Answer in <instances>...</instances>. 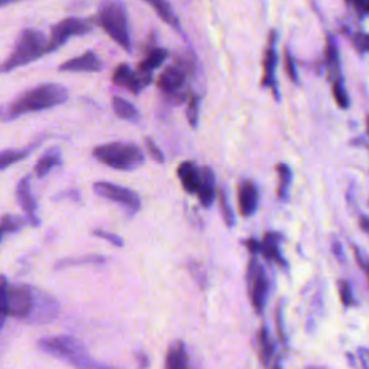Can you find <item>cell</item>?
I'll return each mask as SVG.
<instances>
[{
    "instance_id": "obj_50",
    "label": "cell",
    "mask_w": 369,
    "mask_h": 369,
    "mask_svg": "<svg viewBox=\"0 0 369 369\" xmlns=\"http://www.w3.org/2000/svg\"><path fill=\"white\" fill-rule=\"evenodd\" d=\"M16 2H22V0H0V8L10 5V3H16Z\"/></svg>"
},
{
    "instance_id": "obj_19",
    "label": "cell",
    "mask_w": 369,
    "mask_h": 369,
    "mask_svg": "<svg viewBox=\"0 0 369 369\" xmlns=\"http://www.w3.org/2000/svg\"><path fill=\"white\" fill-rule=\"evenodd\" d=\"M196 195H198L202 206H205V208L211 206L212 202L215 201V195H217L215 173L212 172L211 168L205 166L201 171V184H199Z\"/></svg>"
},
{
    "instance_id": "obj_10",
    "label": "cell",
    "mask_w": 369,
    "mask_h": 369,
    "mask_svg": "<svg viewBox=\"0 0 369 369\" xmlns=\"http://www.w3.org/2000/svg\"><path fill=\"white\" fill-rule=\"evenodd\" d=\"M184 82H187V74H184L182 68L168 66L165 71L160 74L157 87L161 89V92H165L166 96H169L172 101L182 103L184 97H187V94L183 92Z\"/></svg>"
},
{
    "instance_id": "obj_24",
    "label": "cell",
    "mask_w": 369,
    "mask_h": 369,
    "mask_svg": "<svg viewBox=\"0 0 369 369\" xmlns=\"http://www.w3.org/2000/svg\"><path fill=\"white\" fill-rule=\"evenodd\" d=\"M149 5H152V8L156 10V13L159 15V17L161 20H165L168 25L173 27L175 29L180 31V25H179V20L173 13V9L171 8V5L166 2V0H146Z\"/></svg>"
},
{
    "instance_id": "obj_4",
    "label": "cell",
    "mask_w": 369,
    "mask_h": 369,
    "mask_svg": "<svg viewBox=\"0 0 369 369\" xmlns=\"http://www.w3.org/2000/svg\"><path fill=\"white\" fill-rule=\"evenodd\" d=\"M96 22L124 51H131L127 8L122 0H103L99 6Z\"/></svg>"
},
{
    "instance_id": "obj_39",
    "label": "cell",
    "mask_w": 369,
    "mask_h": 369,
    "mask_svg": "<svg viewBox=\"0 0 369 369\" xmlns=\"http://www.w3.org/2000/svg\"><path fill=\"white\" fill-rule=\"evenodd\" d=\"M352 42L355 45V50L361 54V55H365L369 50V38L365 32H356L352 36Z\"/></svg>"
},
{
    "instance_id": "obj_16",
    "label": "cell",
    "mask_w": 369,
    "mask_h": 369,
    "mask_svg": "<svg viewBox=\"0 0 369 369\" xmlns=\"http://www.w3.org/2000/svg\"><path fill=\"white\" fill-rule=\"evenodd\" d=\"M260 202V192L256 184L249 180L241 182L238 188V205L243 217H251L257 212Z\"/></svg>"
},
{
    "instance_id": "obj_48",
    "label": "cell",
    "mask_w": 369,
    "mask_h": 369,
    "mask_svg": "<svg viewBox=\"0 0 369 369\" xmlns=\"http://www.w3.org/2000/svg\"><path fill=\"white\" fill-rule=\"evenodd\" d=\"M361 228H362L363 233H368V218L365 215H362V218H361Z\"/></svg>"
},
{
    "instance_id": "obj_25",
    "label": "cell",
    "mask_w": 369,
    "mask_h": 369,
    "mask_svg": "<svg viewBox=\"0 0 369 369\" xmlns=\"http://www.w3.org/2000/svg\"><path fill=\"white\" fill-rule=\"evenodd\" d=\"M168 55H169L168 50H165V48H154L146 55V58L140 64H138V69H140V71L152 73V71H154V69H157L159 66H161V64L166 61Z\"/></svg>"
},
{
    "instance_id": "obj_47",
    "label": "cell",
    "mask_w": 369,
    "mask_h": 369,
    "mask_svg": "<svg viewBox=\"0 0 369 369\" xmlns=\"http://www.w3.org/2000/svg\"><path fill=\"white\" fill-rule=\"evenodd\" d=\"M351 145H354V146H366V138H365V136H362V137H359V138H355V140H352L351 142Z\"/></svg>"
},
{
    "instance_id": "obj_17",
    "label": "cell",
    "mask_w": 369,
    "mask_h": 369,
    "mask_svg": "<svg viewBox=\"0 0 369 369\" xmlns=\"http://www.w3.org/2000/svg\"><path fill=\"white\" fill-rule=\"evenodd\" d=\"M282 240H283L282 234H277V233L266 234L264 240L260 243V254H263L266 259L275 261L283 268H287V263H286L283 254L280 251Z\"/></svg>"
},
{
    "instance_id": "obj_34",
    "label": "cell",
    "mask_w": 369,
    "mask_h": 369,
    "mask_svg": "<svg viewBox=\"0 0 369 369\" xmlns=\"http://www.w3.org/2000/svg\"><path fill=\"white\" fill-rule=\"evenodd\" d=\"M188 268H189L192 279L196 282V284L202 290H205L206 286H208V277H206V271L203 270V267L199 263L191 261V263H188Z\"/></svg>"
},
{
    "instance_id": "obj_33",
    "label": "cell",
    "mask_w": 369,
    "mask_h": 369,
    "mask_svg": "<svg viewBox=\"0 0 369 369\" xmlns=\"http://www.w3.org/2000/svg\"><path fill=\"white\" fill-rule=\"evenodd\" d=\"M25 225L20 217H13V215H5L0 219V229L3 231V234H15L17 231H20Z\"/></svg>"
},
{
    "instance_id": "obj_2",
    "label": "cell",
    "mask_w": 369,
    "mask_h": 369,
    "mask_svg": "<svg viewBox=\"0 0 369 369\" xmlns=\"http://www.w3.org/2000/svg\"><path fill=\"white\" fill-rule=\"evenodd\" d=\"M39 348L51 356L68 362L77 369H111L92 359L85 346L73 336H50L38 342Z\"/></svg>"
},
{
    "instance_id": "obj_20",
    "label": "cell",
    "mask_w": 369,
    "mask_h": 369,
    "mask_svg": "<svg viewBox=\"0 0 369 369\" xmlns=\"http://www.w3.org/2000/svg\"><path fill=\"white\" fill-rule=\"evenodd\" d=\"M339 58L340 57H339L336 38L332 34H328V36H326V50H325V61H326V66H328L329 80L331 81L342 78L340 59Z\"/></svg>"
},
{
    "instance_id": "obj_29",
    "label": "cell",
    "mask_w": 369,
    "mask_h": 369,
    "mask_svg": "<svg viewBox=\"0 0 369 369\" xmlns=\"http://www.w3.org/2000/svg\"><path fill=\"white\" fill-rule=\"evenodd\" d=\"M259 340H260V358H261V363H263V366H267L270 363L271 358H273V354H274V349H275V343L271 340L270 332H268V329L266 326L261 328Z\"/></svg>"
},
{
    "instance_id": "obj_12",
    "label": "cell",
    "mask_w": 369,
    "mask_h": 369,
    "mask_svg": "<svg viewBox=\"0 0 369 369\" xmlns=\"http://www.w3.org/2000/svg\"><path fill=\"white\" fill-rule=\"evenodd\" d=\"M277 32L271 31L268 36V45L264 54V75H263V87H267L271 89L274 94V99L277 101H280V92H279V84H277L275 78V68L277 64H279V55H277Z\"/></svg>"
},
{
    "instance_id": "obj_37",
    "label": "cell",
    "mask_w": 369,
    "mask_h": 369,
    "mask_svg": "<svg viewBox=\"0 0 369 369\" xmlns=\"http://www.w3.org/2000/svg\"><path fill=\"white\" fill-rule=\"evenodd\" d=\"M284 65H286V74L290 78V81L293 84H298V73H297L296 61L289 48L284 51Z\"/></svg>"
},
{
    "instance_id": "obj_18",
    "label": "cell",
    "mask_w": 369,
    "mask_h": 369,
    "mask_svg": "<svg viewBox=\"0 0 369 369\" xmlns=\"http://www.w3.org/2000/svg\"><path fill=\"white\" fill-rule=\"evenodd\" d=\"M178 178L188 194H196L201 184V171L194 161H183L178 168Z\"/></svg>"
},
{
    "instance_id": "obj_21",
    "label": "cell",
    "mask_w": 369,
    "mask_h": 369,
    "mask_svg": "<svg viewBox=\"0 0 369 369\" xmlns=\"http://www.w3.org/2000/svg\"><path fill=\"white\" fill-rule=\"evenodd\" d=\"M62 157H61V150L58 147H52L46 150L35 165V173L38 178H43L48 175L54 168L61 166Z\"/></svg>"
},
{
    "instance_id": "obj_31",
    "label": "cell",
    "mask_w": 369,
    "mask_h": 369,
    "mask_svg": "<svg viewBox=\"0 0 369 369\" xmlns=\"http://www.w3.org/2000/svg\"><path fill=\"white\" fill-rule=\"evenodd\" d=\"M331 84H332V92H333V99H335L336 104H338L342 110L349 108L351 100H349V96H348V91H346L343 77L339 78V80L331 81Z\"/></svg>"
},
{
    "instance_id": "obj_46",
    "label": "cell",
    "mask_w": 369,
    "mask_h": 369,
    "mask_svg": "<svg viewBox=\"0 0 369 369\" xmlns=\"http://www.w3.org/2000/svg\"><path fill=\"white\" fill-rule=\"evenodd\" d=\"M366 355H368V352H366L365 348H359V349H358V358H359V361H361V363H362V369H368V359H366Z\"/></svg>"
},
{
    "instance_id": "obj_27",
    "label": "cell",
    "mask_w": 369,
    "mask_h": 369,
    "mask_svg": "<svg viewBox=\"0 0 369 369\" xmlns=\"http://www.w3.org/2000/svg\"><path fill=\"white\" fill-rule=\"evenodd\" d=\"M275 169H277V173H279V178H280L279 189H277V196H279L280 201L284 202L289 199V189H290V184H291L293 173H291L290 166H287L286 164H279Z\"/></svg>"
},
{
    "instance_id": "obj_45",
    "label": "cell",
    "mask_w": 369,
    "mask_h": 369,
    "mask_svg": "<svg viewBox=\"0 0 369 369\" xmlns=\"http://www.w3.org/2000/svg\"><path fill=\"white\" fill-rule=\"evenodd\" d=\"M243 244L248 248L249 252L254 254V256H256V254H260V241L251 238V240H245Z\"/></svg>"
},
{
    "instance_id": "obj_23",
    "label": "cell",
    "mask_w": 369,
    "mask_h": 369,
    "mask_svg": "<svg viewBox=\"0 0 369 369\" xmlns=\"http://www.w3.org/2000/svg\"><path fill=\"white\" fill-rule=\"evenodd\" d=\"M166 369H189L188 354L182 342H178L169 348V352L166 355Z\"/></svg>"
},
{
    "instance_id": "obj_41",
    "label": "cell",
    "mask_w": 369,
    "mask_h": 369,
    "mask_svg": "<svg viewBox=\"0 0 369 369\" xmlns=\"http://www.w3.org/2000/svg\"><path fill=\"white\" fill-rule=\"evenodd\" d=\"M275 325H277V335H279V338L283 343H286V333H284V325H283V305L282 303L275 309Z\"/></svg>"
},
{
    "instance_id": "obj_30",
    "label": "cell",
    "mask_w": 369,
    "mask_h": 369,
    "mask_svg": "<svg viewBox=\"0 0 369 369\" xmlns=\"http://www.w3.org/2000/svg\"><path fill=\"white\" fill-rule=\"evenodd\" d=\"M106 259L103 256H82V257H77V259H66L59 261L55 268L61 270V268H66V267H74V266H97V264H104Z\"/></svg>"
},
{
    "instance_id": "obj_32",
    "label": "cell",
    "mask_w": 369,
    "mask_h": 369,
    "mask_svg": "<svg viewBox=\"0 0 369 369\" xmlns=\"http://www.w3.org/2000/svg\"><path fill=\"white\" fill-rule=\"evenodd\" d=\"M218 199H219V210L222 212V218H224L226 226L233 228L236 225V215L233 211V206H231V203L228 202V198H226L224 191H219Z\"/></svg>"
},
{
    "instance_id": "obj_51",
    "label": "cell",
    "mask_w": 369,
    "mask_h": 369,
    "mask_svg": "<svg viewBox=\"0 0 369 369\" xmlns=\"http://www.w3.org/2000/svg\"><path fill=\"white\" fill-rule=\"evenodd\" d=\"M2 237H3V231L0 229V240H2Z\"/></svg>"
},
{
    "instance_id": "obj_1",
    "label": "cell",
    "mask_w": 369,
    "mask_h": 369,
    "mask_svg": "<svg viewBox=\"0 0 369 369\" xmlns=\"http://www.w3.org/2000/svg\"><path fill=\"white\" fill-rule=\"evenodd\" d=\"M69 97L68 89L61 84H42L23 92L6 110L5 120H15L23 114L48 110L64 104Z\"/></svg>"
},
{
    "instance_id": "obj_15",
    "label": "cell",
    "mask_w": 369,
    "mask_h": 369,
    "mask_svg": "<svg viewBox=\"0 0 369 369\" xmlns=\"http://www.w3.org/2000/svg\"><path fill=\"white\" fill-rule=\"evenodd\" d=\"M16 196H17L20 208L28 215L29 222L34 226H38L41 221L38 218L36 201H35V198L32 195V191H31V176H25L19 182L17 188H16Z\"/></svg>"
},
{
    "instance_id": "obj_22",
    "label": "cell",
    "mask_w": 369,
    "mask_h": 369,
    "mask_svg": "<svg viewBox=\"0 0 369 369\" xmlns=\"http://www.w3.org/2000/svg\"><path fill=\"white\" fill-rule=\"evenodd\" d=\"M42 142V138L39 140L34 142L31 146L25 147V149H6L0 152V171H3L9 166H12L16 161H20L25 157H28Z\"/></svg>"
},
{
    "instance_id": "obj_42",
    "label": "cell",
    "mask_w": 369,
    "mask_h": 369,
    "mask_svg": "<svg viewBox=\"0 0 369 369\" xmlns=\"http://www.w3.org/2000/svg\"><path fill=\"white\" fill-rule=\"evenodd\" d=\"M146 146H147V149L150 152V156L157 161V164H164L165 156H164V153H161V150L156 146V143L152 140L150 137H146Z\"/></svg>"
},
{
    "instance_id": "obj_6",
    "label": "cell",
    "mask_w": 369,
    "mask_h": 369,
    "mask_svg": "<svg viewBox=\"0 0 369 369\" xmlns=\"http://www.w3.org/2000/svg\"><path fill=\"white\" fill-rule=\"evenodd\" d=\"M247 287L254 310H256L257 314H261L267 303L268 279L264 266L256 257H252V260L248 264Z\"/></svg>"
},
{
    "instance_id": "obj_35",
    "label": "cell",
    "mask_w": 369,
    "mask_h": 369,
    "mask_svg": "<svg viewBox=\"0 0 369 369\" xmlns=\"http://www.w3.org/2000/svg\"><path fill=\"white\" fill-rule=\"evenodd\" d=\"M199 107H201V97L194 94L189 99V104L187 108V119L194 129L198 126V122H199Z\"/></svg>"
},
{
    "instance_id": "obj_26",
    "label": "cell",
    "mask_w": 369,
    "mask_h": 369,
    "mask_svg": "<svg viewBox=\"0 0 369 369\" xmlns=\"http://www.w3.org/2000/svg\"><path fill=\"white\" fill-rule=\"evenodd\" d=\"M113 110L123 120L136 122L138 119V111L136 110V107L122 97L113 99Z\"/></svg>"
},
{
    "instance_id": "obj_14",
    "label": "cell",
    "mask_w": 369,
    "mask_h": 369,
    "mask_svg": "<svg viewBox=\"0 0 369 369\" xmlns=\"http://www.w3.org/2000/svg\"><path fill=\"white\" fill-rule=\"evenodd\" d=\"M101 68H103V62L100 57L96 52L87 51L82 55H78L75 58H71V59L62 62L58 66V71L59 73H99L101 71Z\"/></svg>"
},
{
    "instance_id": "obj_11",
    "label": "cell",
    "mask_w": 369,
    "mask_h": 369,
    "mask_svg": "<svg viewBox=\"0 0 369 369\" xmlns=\"http://www.w3.org/2000/svg\"><path fill=\"white\" fill-rule=\"evenodd\" d=\"M113 81L114 84L129 89L131 94L137 96L138 92L152 82V73L140 71V69H138L137 73H134L127 64H122L115 68V71L113 74Z\"/></svg>"
},
{
    "instance_id": "obj_40",
    "label": "cell",
    "mask_w": 369,
    "mask_h": 369,
    "mask_svg": "<svg viewBox=\"0 0 369 369\" xmlns=\"http://www.w3.org/2000/svg\"><path fill=\"white\" fill-rule=\"evenodd\" d=\"M345 2L348 3V5H351L355 9L359 20H363L368 16V13H369V0H345Z\"/></svg>"
},
{
    "instance_id": "obj_3",
    "label": "cell",
    "mask_w": 369,
    "mask_h": 369,
    "mask_svg": "<svg viewBox=\"0 0 369 369\" xmlns=\"http://www.w3.org/2000/svg\"><path fill=\"white\" fill-rule=\"evenodd\" d=\"M48 54V39L39 31L25 29L17 36L9 57L0 64V74L25 66Z\"/></svg>"
},
{
    "instance_id": "obj_28",
    "label": "cell",
    "mask_w": 369,
    "mask_h": 369,
    "mask_svg": "<svg viewBox=\"0 0 369 369\" xmlns=\"http://www.w3.org/2000/svg\"><path fill=\"white\" fill-rule=\"evenodd\" d=\"M9 287L6 275H0V332L9 316Z\"/></svg>"
},
{
    "instance_id": "obj_44",
    "label": "cell",
    "mask_w": 369,
    "mask_h": 369,
    "mask_svg": "<svg viewBox=\"0 0 369 369\" xmlns=\"http://www.w3.org/2000/svg\"><path fill=\"white\" fill-rule=\"evenodd\" d=\"M354 252H355V257L358 261V266L362 268V271H368V263H366V257L363 256V252L361 251L359 247H354Z\"/></svg>"
},
{
    "instance_id": "obj_13",
    "label": "cell",
    "mask_w": 369,
    "mask_h": 369,
    "mask_svg": "<svg viewBox=\"0 0 369 369\" xmlns=\"http://www.w3.org/2000/svg\"><path fill=\"white\" fill-rule=\"evenodd\" d=\"M58 314V303L55 298L46 293L36 289L35 291V303L32 313L28 319L29 323H48L54 320Z\"/></svg>"
},
{
    "instance_id": "obj_36",
    "label": "cell",
    "mask_w": 369,
    "mask_h": 369,
    "mask_svg": "<svg viewBox=\"0 0 369 369\" xmlns=\"http://www.w3.org/2000/svg\"><path fill=\"white\" fill-rule=\"evenodd\" d=\"M339 294H340V300H342V305L345 308H351L355 303V298H354V290L349 282L346 280H339Z\"/></svg>"
},
{
    "instance_id": "obj_9",
    "label": "cell",
    "mask_w": 369,
    "mask_h": 369,
    "mask_svg": "<svg viewBox=\"0 0 369 369\" xmlns=\"http://www.w3.org/2000/svg\"><path fill=\"white\" fill-rule=\"evenodd\" d=\"M35 287L27 284L9 287V316L28 321L35 303Z\"/></svg>"
},
{
    "instance_id": "obj_5",
    "label": "cell",
    "mask_w": 369,
    "mask_h": 369,
    "mask_svg": "<svg viewBox=\"0 0 369 369\" xmlns=\"http://www.w3.org/2000/svg\"><path fill=\"white\" fill-rule=\"evenodd\" d=\"M92 156H94L100 164L115 171H134L138 166H142L145 161V154L140 147L124 142H115L99 146L92 152Z\"/></svg>"
},
{
    "instance_id": "obj_8",
    "label": "cell",
    "mask_w": 369,
    "mask_h": 369,
    "mask_svg": "<svg viewBox=\"0 0 369 369\" xmlns=\"http://www.w3.org/2000/svg\"><path fill=\"white\" fill-rule=\"evenodd\" d=\"M94 191L101 198L122 205L124 210L131 214L140 210V198H138V195L129 188L120 187V184H114L110 182H97L94 183Z\"/></svg>"
},
{
    "instance_id": "obj_38",
    "label": "cell",
    "mask_w": 369,
    "mask_h": 369,
    "mask_svg": "<svg viewBox=\"0 0 369 369\" xmlns=\"http://www.w3.org/2000/svg\"><path fill=\"white\" fill-rule=\"evenodd\" d=\"M92 236L97 237V238H101V240H106L107 243H110V244H113L115 247H119V248H122L124 245V241L119 236L108 233V231H104V229H94V231H92Z\"/></svg>"
},
{
    "instance_id": "obj_49",
    "label": "cell",
    "mask_w": 369,
    "mask_h": 369,
    "mask_svg": "<svg viewBox=\"0 0 369 369\" xmlns=\"http://www.w3.org/2000/svg\"><path fill=\"white\" fill-rule=\"evenodd\" d=\"M271 369H283V363H282V358H277L274 361V365Z\"/></svg>"
},
{
    "instance_id": "obj_43",
    "label": "cell",
    "mask_w": 369,
    "mask_h": 369,
    "mask_svg": "<svg viewBox=\"0 0 369 369\" xmlns=\"http://www.w3.org/2000/svg\"><path fill=\"white\" fill-rule=\"evenodd\" d=\"M332 252H333V256H335V259L340 263V264H343L345 261H346V256H345V251H343V247H342V244L335 238L333 241H332Z\"/></svg>"
},
{
    "instance_id": "obj_7",
    "label": "cell",
    "mask_w": 369,
    "mask_h": 369,
    "mask_svg": "<svg viewBox=\"0 0 369 369\" xmlns=\"http://www.w3.org/2000/svg\"><path fill=\"white\" fill-rule=\"evenodd\" d=\"M92 29L91 20L81 17H66L51 29V38L48 39V54L57 51L71 38L84 36Z\"/></svg>"
}]
</instances>
